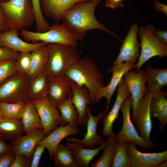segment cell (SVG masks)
I'll return each instance as SVG.
<instances>
[{"label":"cell","mask_w":167,"mask_h":167,"mask_svg":"<svg viewBox=\"0 0 167 167\" xmlns=\"http://www.w3.org/2000/svg\"><path fill=\"white\" fill-rule=\"evenodd\" d=\"M101 0H82L75 3L63 15L62 23L81 44L86 33L93 29L102 30L122 41L95 17V10Z\"/></svg>","instance_id":"obj_1"},{"label":"cell","mask_w":167,"mask_h":167,"mask_svg":"<svg viewBox=\"0 0 167 167\" xmlns=\"http://www.w3.org/2000/svg\"><path fill=\"white\" fill-rule=\"evenodd\" d=\"M65 75L79 86H85L88 89L91 104L99 101V93L105 86L104 77L92 59L88 57L80 58L68 70Z\"/></svg>","instance_id":"obj_2"},{"label":"cell","mask_w":167,"mask_h":167,"mask_svg":"<svg viewBox=\"0 0 167 167\" xmlns=\"http://www.w3.org/2000/svg\"><path fill=\"white\" fill-rule=\"evenodd\" d=\"M44 71L49 79L65 75L79 59L76 47L59 43H50Z\"/></svg>","instance_id":"obj_3"},{"label":"cell","mask_w":167,"mask_h":167,"mask_svg":"<svg viewBox=\"0 0 167 167\" xmlns=\"http://www.w3.org/2000/svg\"><path fill=\"white\" fill-rule=\"evenodd\" d=\"M0 7L10 29L21 30L35 22L32 0L1 1Z\"/></svg>","instance_id":"obj_4"},{"label":"cell","mask_w":167,"mask_h":167,"mask_svg":"<svg viewBox=\"0 0 167 167\" xmlns=\"http://www.w3.org/2000/svg\"><path fill=\"white\" fill-rule=\"evenodd\" d=\"M19 32L26 42L40 41L47 44L59 43L76 48L78 45L77 38L62 23L55 24L44 32H33L23 29Z\"/></svg>","instance_id":"obj_5"},{"label":"cell","mask_w":167,"mask_h":167,"mask_svg":"<svg viewBox=\"0 0 167 167\" xmlns=\"http://www.w3.org/2000/svg\"><path fill=\"white\" fill-rule=\"evenodd\" d=\"M154 27L149 24L145 27L140 26L138 33L140 40V54L136 64V71L152 58L158 56L159 58L167 56V45L157 39L154 36Z\"/></svg>","instance_id":"obj_6"},{"label":"cell","mask_w":167,"mask_h":167,"mask_svg":"<svg viewBox=\"0 0 167 167\" xmlns=\"http://www.w3.org/2000/svg\"><path fill=\"white\" fill-rule=\"evenodd\" d=\"M27 76L17 71L0 84V102L15 103L28 100Z\"/></svg>","instance_id":"obj_7"},{"label":"cell","mask_w":167,"mask_h":167,"mask_svg":"<svg viewBox=\"0 0 167 167\" xmlns=\"http://www.w3.org/2000/svg\"><path fill=\"white\" fill-rule=\"evenodd\" d=\"M123 80L131 96L133 110L132 122L135 123L139 105L147 92L145 71L140 68L136 72L130 70L124 75Z\"/></svg>","instance_id":"obj_8"},{"label":"cell","mask_w":167,"mask_h":167,"mask_svg":"<svg viewBox=\"0 0 167 167\" xmlns=\"http://www.w3.org/2000/svg\"><path fill=\"white\" fill-rule=\"evenodd\" d=\"M131 101L130 95L125 99L120 109L123 116V125L121 130L116 134L118 141L132 142L138 146L152 150L146 141L138 133L131 120L130 114Z\"/></svg>","instance_id":"obj_9"},{"label":"cell","mask_w":167,"mask_h":167,"mask_svg":"<svg viewBox=\"0 0 167 167\" xmlns=\"http://www.w3.org/2000/svg\"><path fill=\"white\" fill-rule=\"evenodd\" d=\"M153 96L152 93L147 92L142 98L137 110L135 122L139 135L146 141L151 149L157 148L150 138L152 126L150 106Z\"/></svg>","instance_id":"obj_10"},{"label":"cell","mask_w":167,"mask_h":167,"mask_svg":"<svg viewBox=\"0 0 167 167\" xmlns=\"http://www.w3.org/2000/svg\"><path fill=\"white\" fill-rule=\"evenodd\" d=\"M31 101L39 115L46 136L57 128L59 124L62 123L58 109L51 103L47 96Z\"/></svg>","instance_id":"obj_11"},{"label":"cell","mask_w":167,"mask_h":167,"mask_svg":"<svg viewBox=\"0 0 167 167\" xmlns=\"http://www.w3.org/2000/svg\"><path fill=\"white\" fill-rule=\"evenodd\" d=\"M134 143L127 141V150L131 160V167H156L167 161V151L159 152H143L138 150Z\"/></svg>","instance_id":"obj_12"},{"label":"cell","mask_w":167,"mask_h":167,"mask_svg":"<svg viewBox=\"0 0 167 167\" xmlns=\"http://www.w3.org/2000/svg\"><path fill=\"white\" fill-rule=\"evenodd\" d=\"M138 28L133 24L131 27L123 41L119 54L113 62V66H115L125 62L133 63L137 61L139 56V45L137 40Z\"/></svg>","instance_id":"obj_13"},{"label":"cell","mask_w":167,"mask_h":167,"mask_svg":"<svg viewBox=\"0 0 167 167\" xmlns=\"http://www.w3.org/2000/svg\"><path fill=\"white\" fill-rule=\"evenodd\" d=\"M135 67L136 64L129 62H125L111 67L110 71L113 72L111 78L109 83L101 88L98 97L99 101L103 97L107 99L106 106L104 113L105 116L109 110L110 100L119 84L125 75Z\"/></svg>","instance_id":"obj_14"},{"label":"cell","mask_w":167,"mask_h":167,"mask_svg":"<svg viewBox=\"0 0 167 167\" xmlns=\"http://www.w3.org/2000/svg\"><path fill=\"white\" fill-rule=\"evenodd\" d=\"M19 31L14 28L0 32V46L7 47L19 53H31L47 44L42 41L30 43L19 37Z\"/></svg>","instance_id":"obj_15"},{"label":"cell","mask_w":167,"mask_h":167,"mask_svg":"<svg viewBox=\"0 0 167 167\" xmlns=\"http://www.w3.org/2000/svg\"><path fill=\"white\" fill-rule=\"evenodd\" d=\"M46 136L42 129H38L21 135L11 141V151L17 155H23L32 158L36 146Z\"/></svg>","instance_id":"obj_16"},{"label":"cell","mask_w":167,"mask_h":167,"mask_svg":"<svg viewBox=\"0 0 167 167\" xmlns=\"http://www.w3.org/2000/svg\"><path fill=\"white\" fill-rule=\"evenodd\" d=\"M86 113L88 117L87 123V132L84 138L79 139L74 138H66L67 142L77 141L82 143L88 148H94L95 145H101L105 142L103 138L97 133V125L100 120L105 117L104 113L98 114L96 116L93 115L91 109L88 105L86 108Z\"/></svg>","instance_id":"obj_17"},{"label":"cell","mask_w":167,"mask_h":167,"mask_svg":"<svg viewBox=\"0 0 167 167\" xmlns=\"http://www.w3.org/2000/svg\"><path fill=\"white\" fill-rule=\"evenodd\" d=\"M62 123L51 132L38 144L44 146L49 152L50 159L53 158L54 153L60 142L70 135L77 134L79 131L77 125Z\"/></svg>","instance_id":"obj_18"},{"label":"cell","mask_w":167,"mask_h":167,"mask_svg":"<svg viewBox=\"0 0 167 167\" xmlns=\"http://www.w3.org/2000/svg\"><path fill=\"white\" fill-rule=\"evenodd\" d=\"M71 81L64 75L49 79L47 96L56 107L63 102L71 91Z\"/></svg>","instance_id":"obj_19"},{"label":"cell","mask_w":167,"mask_h":167,"mask_svg":"<svg viewBox=\"0 0 167 167\" xmlns=\"http://www.w3.org/2000/svg\"><path fill=\"white\" fill-rule=\"evenodd\" d=\"M117 96L112 108L104 118L102 132L105 136H109L113 132V127L116 119L118 118L121 107L125 99L130 95V92L123 79L119 84Z\"/></svg>","instance_id":"obj_20"},{"label":"cell","mask_w":167,"mask_h":167,"mask_svg":"<svg viewBox=\"0 0 167 167\" xmlns=\"http://www.w3.org/2000/svg\"><path fill=\"white\" fill-rule=\"evenodd\" d=\"M71 83V100L79 114L77 124L86 125L88 119L86 108L91 103L90 92L85 87H80L72 81Z\"/></svg>","instance_id":"obj_21"},{"label":"cell","mask_w":167,"mask_h":167,"mask_svg":"<svg viewBox=\"0 0 167 167\" xmlns=\"http://www.w3.org/2000/svg\"><path fill=\"white\" fill-rule=\"evenodd\" d=\"M107 143V140L97 148H85L82 143L77 142H67L66 146L74 157L78 167H88L91 161L103 150Z\"/></svg>","instance_id":"obj_22"},{"label":"cell","mask_w":167,"mask_h":167,"mask_svg":"<svg viewBox=\"0 0 167 167\" xmlns=\"http://www.w3.org/2000/svg\"><path fill=\"white\" fill-rule=\"evenodd\" d=\"M82 0H40L42 13L56 24L62 19L64 13Z\"/></svg>","instance_id":"obj_23"},{"label":"cell","mask_w":167,"mask_h":167,"mask_svg":"<svg viewBox=\"0 0 167 167\" xmlns=\"http://www.w3.org/2000/svg\"><path fill=\"white\" fill-rule=\"evenodd\" d=\"M147 92L153 94L167 85V69L155 68L149 63L145 67Z\"/></svg>","instance_id":"obj_24"},{"label":"cell","mask_w":167,"mask_h":167,"mask_svg":"<svg viewBox=\"0 0 167 167\" xmlns=\"http://www.w3.org/2000/svg\"><path fill=\"white\" fill-rule=\"evenodd\" d=\"M166 96L167 92L162 88L153 94L150 103L151 115L159 121L160 133L163 131L167 123V100L165 97Z\"/></svg>","instance_id":"obj_25"},{"label":"cell","mask_w":167,"mask_h":167,"mask_svg":"<svg viewBox=\"0 0 167 167\" xmlns=\"http://www.w3.org/2000/svg\"><path fill=\"white\" fill-rule=\"evenodd\" d=\"M49 85V79L43 71L29 81L28 91V100H36L46 96Z\"/></svg>","instance_id":"obj_26"},{"label":"cell","mask_w":167,"mask_h":167,"mask_svg":"<svg viewBox=\"0 0 167 167\" xmlns=\"http://www.w3.org/2000/svg\"><path fill=\"white\" fill-rule=\"evenodd\" d=\"M49 47V44H48L31 53V65L27 75L29 81L44 71L47 60Z\"/></svg>","instance_id":"obj_27"},{"label":"cell","mask_w":167,"mask_h":167,"mask_svg":"<svg viewBox=\"0 0 167 167\" xmlns=\"http://www.w3.org/2000/svg\"><path fill=\"white\" fill-rule=\"evenodd\" d=\"M20 119L24 133L28 134L35 130L42 129L41 122L36 110L32 101L27 100Z\"/></svg>","instance_id":"obj_28"},{"label":"cell","mask_w":167,"mask_h":167,"mask_svg":"<svg viewBox=\"0 0 167 167\" xmlns=\"http://www.w3.org/2000/svg\"><path fill=\"white\" fill-rule=\"evenodd\" d=\"M24 129L20 119L4 118L0 121V133L11 141L22 135Z\"/></svg>","instance_id":"obj_29"},{"label":"cell","mask_w":167,"mask_h":167,"mask_svg":"<svg viewBox=\"0 0 167 167\" xmlns=\"http://www.w3.org/2000/svg\"><path fill=\"white\" fill-rule=\"evenodd\" d=\"M107 143L100 157L91 163L92 167H111L112 164L116 148L118 143L116 134L113 132L107 139Z\"/></svg>","instance_id":"obj_30"},{"label":"cell","mask_w":167,"mask_h":167,"mask_svg":"<svg viewBox=\"0 0 167 167\" xmlns=\"http://www.w3.org/2000/svg\"><path fill=\"white\" fill-rule=\"evenodd\" d=\"M71 91L67 98L57 108L61 113V119L62 123L77 125L78 113L72 102Z\"/></svg>","instance_id":"obj_31"},{"label":"cell","mask_w":167,"mask_h":167,"mask_svg":"<svg viewBox=\"0 0 167 167\" xmlns=\"http://www.w3.org/2000/svg\"><path fill=\"white\" fill-rule=\"evenodd\" d=\"M54 164L58 167H78L75 159L70 149L59 144L54 154Z\"/></svg>","instance_id":"obj_32"},{"label":"cell","mask_w":167,"mask_h":167,"mask_svg":"<svg viewBox=\"0 0 167 167\" xmlns=\"http://www.w3.org/2000/svg\"><path fill=\"white\" fill-rule=\"evenodd\" d=\"M127 142L125 141L118 142L115 149L112 167H131V161L127 152Z\"/></svg>","instance_id":"obj_33"},{"label":"cell","mask_w":167,"mask_h":167,"mask_svg":"<svg viewBox=\"0 0 167 167\" xmlns=\"http://www.w3.org/2000/svg\"><path fill=\"white\" fill-rule=\"evenodd\" d=\"M26 102L15 103L0 102V110L5 118L20 119Z\"/></svg>","instance_id":"obj_34"},{"label":"cell","mask_w":167,"mask_h":167,"mask_svg":"<svg viewBox=\"0 0 167 167\" xmlns=\"http://www.w3.org/2000/svg\"><path fill=\"white\" fill-rule=\"evenodd\" d=\"M35 16L36 32H44L50 28L49 23L44 17L41 11L40 0H32Z\"/></svg>","instance_id":"obj_35"},{"label":"cell","mask_w":167,"mask_h":167,"mask_svg":"<svg viewBox=\"0 0 167 167\" xmlns=\"http://www.w3.org/2000/svg\"><path fill=\"white\" fill-rule=\"evenodd\" d=\"M16 59L0 62V84L11 75L17 71Z\"/></svg>","instance_id":"obj_36"},{"label":"cell","mask_w":167,"mask_h":167,"mask_svg":"<svg viewBox=\"0 0 167 167\" xmlns=\"http://www.w3.org/2000/svg\"><path fill=\"white\" fill-rule=\"evenodd\" d=\"M31 62V53H20L16 59V67L17 71L27 76L30 69Z\"/></svg>","instance_id":"obj_37"},{"label":"cell","mask_w":167,"mask_h":167,"mask_svg":"<svg viewBox=\"0 0 167 167\" xmlns=\"http://www.w3.org/2000/svg\"><path fill=\"white\" fill-rule=\"evenodd\" d=\"M31 161L24 155H15L10 167H31Z\"/></svg>","instance_id":"obj_38"},{"label":"cell","mask_w":167,"mask_h":167,"mask_svg":"<svg viewBox=\"0 0 167 167\" xmlns=\"http://www.w3.org/2000/svg\"><path fill=\"white\" fill-rule=\"evenodd\" d=\"M20 53L14 51L7 47L0 46V62L16 59Z\"/></svg>","instance_id":"obj_39"},{"label":"cell","mask_w":167,"mask_h":167,"mask_svg":"<svg viewBox=\"0 0 167 167\" xmlns=\"http://www.w3.org/2000/svg\"><path fill=\"white\" fill-rule=\"evenodd\" d=\"M45 148L43 146L38 144L35 148L32 158L31 167L38 166L42 155Z\"/></svg>","instance_id":"obj_40"},{"label":"cell","mask_w":167,"mask_h":167,"mask_svg":"<svg viewBox=\"0 0 167 167\" xmlns=\"http://www.w3.org/2000/svg\"><path fill=\"white\" fill-rule=\"evenodd\" d=\"M15 156L11 151L0 155V167H10Z\"/></svg>","instance_id":"obj_41"},{"label":"cell","mask_w":167,"mask_h":167,"mask_svg":"<svg viewBox=\"0 0 167 167\" xmlns=\"http://www.w3.org/2000/svg\"><path fill=\"white\" fill-rule=\"evenodd\" d=\"M153 34L155 36L162 42L167 44V31L159 28L154 29Z\"/></svg>","instance_id":"obj_42"},{"label":"cell","mask_w":167,"mask_h":167,"mask_svg":"<svg viewBox=\"0 0 167 167\" xmlns=\"http://www.w3.org/2000/svg\"><path fill=\"white\" fill-rule=\"evenodd\" d=\"M6 140L4 135L0 133V155L11 151L10 145L8 144Z\"/></svg>","instance_id":"obj_43"},{"label":"cell","mask_w":167,"mask_h":167,"mask_svg":"<svg viewBox=\"0 0 167 167\" xmlns=\"http://www.w3.org/2000/svg\"><path fill=\"white\" fill-rule=\"evenodd\" d=\"M124 0H106L105 6L112 9L123 7Z\"/></svg>","instance_id":"obj_44"},{"label":"cell","mask_w":167,"mask_h":167,"mask_svg":"<svg viewBox=\"0 0 167 167\" xmlns=\"http://www.w3.org/2000/svg\"><path fill=\"white\" fill-rule=\"evenodd\" d=\"M153 7L156 10L165 14L167 16V6L160 2L158 0H155L154 1Z\"/></svg>","instance_id":"obj_45"},{"label":"cell","mask_w":167,"mask_h":167,"mask_svg":"<svg viewBox=\"0 0 167 167\" xmlns=\"http://www.w3.org/2000/svg\"><path fill=\"white\" fill-rule=\"evenodd\" d=\"M10 29L5 20L0 7V32L6 31Z\"/></svg>","instance_id":"obj_46"},{"label":"cell","mask_w":167,"mask_h":167,"mask_svg":"<svg viewBox=\"0 0 167 167\" xmlns=\"http://www.w3.org/2000/svg\"><path fill=\"white\" fill-rule=\"evenodd\" d=\"M167 167V161H163L159 164L156 167Z\"/></svg>","instance_id":"obj_47"},{"label":"cell","mask_w":167,"mask_h":167,"mask_svg":"<svg viewBox=\"0 0 167 167\" xmlns=\"http://www.w3.org/2000/svg\"><path fill=\"white\" fill-rule=\"evenodd\" d=\"M4 118L5 117L0 110V121Z\"/></svg>","instance_id":"obj_48"},{"label":"cell","mask_w":167,"mask_h":167,"mask_svg":"<svg viewBox=\"0 0 167 167\" xmlns=\"http://www.w3.org/2000/svg\"><path fill=\"white\" fill-rule=\"evenodd\" d=\"M9 0H1V1H8Z\"/></svg>","instance_id":"obj_49"}]
</instances>
